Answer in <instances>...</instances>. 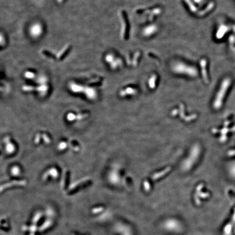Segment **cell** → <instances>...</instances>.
I'll return each instance as SVG.
<instances>
[{"mask_svg":"<svg viewBox=\"0 0 235 235\" xmlns=\"http://www.w3.org/2000/svg\"><path fill=\"white\" fill-rule=\"evenodd\" d=\"M231 83V81L229 78H226L223 80L214 101V107L215 108L218 109L222 106L225 95L226 94Z\"/></svg>","mask_w":235,"mask_h":235,"instance_id":"1","label":"cell"},{"mask_svg":"<svg viewBox=\"0 0 235 235\" xmlns=\"http://www.w3.org/2000/svg\"><path fill=\"white\" fill-rule=\"evenodd\" d=\"M231 28V27L230 26H221L220 29H219V31H220L219 33V36H220V37H222V36L224 35L225 33H227L228 31H229Z\"/></svg>","mask_w":235,"mask_h":235,"instance_id":"2","label":"cell"},{"mask_svg":"<svg viewBox=\"0 0 235 235\" xmlns=\"http://www.w3.org/2000/svg\"><path fill=\"white\" fill-rule=\"evenodd\" d=\"M229 156H235V150H232V151H229Z\"/></svg>","mask_w":235,"mask_h":235,"instance_id":"3","label":"cell"},{"mask_svg":"<svg viewBox=\"0 0 235 235\" xmlns=\"http://www.w3.org/2000/svg\"><path fill=\"white\" fill-rule=\"evenodd\" d=\"M232 131H235V126H234V127L232 128Z\"/></svg>","mask_w":235,"mask_h":235,"instance_id":"4","label":"cell"},{"mask_svg":"<svg viewBox=\"0 0 235 235\" xmlns=\"http://www.w3.org/2000/svg\"><path fill=\"white\" fill-rule=\"evenodd\" d=\"M233 221H234V222H235V214H234V216H233Z\"/></svg>","mask_w":235,"mask_h":235,"instance_id":"5","label":"cell"}]
</instances>
